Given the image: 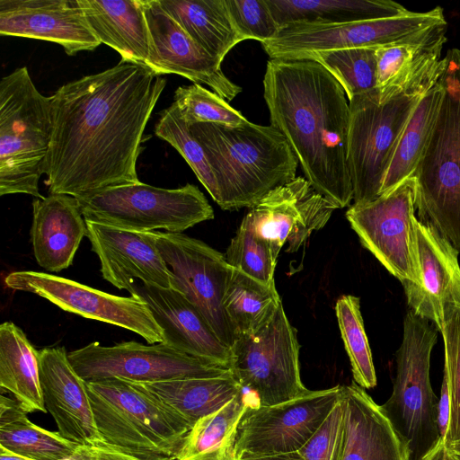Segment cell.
Wrapping results in <instances>:
<instances>
[{"label":"cell","instance_id":"cell-21","mask_svg":"<svg viewBox=\"0 0 460 460\" xmlns=\"http://www.w3.org/2000/svg\"><path fill=\"white\" fill-rule=\"evenodd\" d=\"M0 35L57 43L68 56L101 45L78 0H0Z\"/></svg>","mask_w":460,"mask_h":460},{"label":"cell","instance_id":"cell-17","mask_svg":"<svg viewBox=\"0 0 460 460\" xmlns=\"http://www.w3.org/2000/svg\"><path fill=\"white\" fill-rule=\"evenodd\" d=\"M337 207L304 177L269 192L243 218L252 230L266 239L277 256L284 244L286 252H295L314 231L329 221Z\"/></svg>","mask_w":460,"mask_h":460},{"label":"cell","instance_id":"cell-23","mask_svg":"<svg viewBox=\"0 0 460 460\" xmlns=\"http://www.w3.org/2000/svg\"><path fill=\"white\" fill-rule=\"evenodd\" d=\"M64 347L39 350V376L42 399L58 432L81 446L103 444L97 430L86 381L73 368Z\"/></svg>","mask_w":460,"mask_h":460},{"label":"cell","instance_id":"cell-37","mask_svg":"<svg viewBox=\"0 0 460 460\" xmlns=\"http://www.w3.org/2000/svg\"><path fill=\"white\" fill-rule=\"evenodd\" d=\"M335 312L354 382L364 389L375 387L376 375L359 298L351 295L341 296L336 302Z\"/></svg>","mask_w":460,"mask_h":460},{"label":"cell","instance_id":"cell-27","mask_svg":"<svg viewBox=\"0 0 460 460\" xmlns=\"http://www.w3.org/2000/svg\"><path fill=\"white\" fill-rule=\"evenodd\" d=\"M99 39L121 60L148 67L150 35L144 0H78Z\"/></svg>","mask_w":460,"mask_h":460},{"label":"cell","instance_id":"cell-47","mask_svg":"<svg viewBox=\"0 0 460 460\" xmlns=\"http://www.w3.org/2000/svg\"><path fill=\"white\" fill-rule=\"evenodd\" d=\"M244 460H305L299 451L260 456Z\"/></svg>","mask_w":460,"mask_h":460},{"label":"cell","instance_id":"cell-45","mask_svg":"<svg viewBox=\"0 0 460 460\" xmlns=\"http://www.w3.org/2000/svg\"><path fill=\"white\" fill-rule=\"evenodd\" d=\"M96 460H169V459H148L128 455L120 450L115 449L105 444L100 447V452Z\"/></svg>","mask_w":460,"mask_h":460},{"label":"cell","instance_id":"cell-46","mask_svg":"<svg viewBox=\"0 0 460 460\" xmlns=\"http://www.w3.org/2000/svg\"><path fill=\"white\" fill-rule=\"evenodd\" d=\"M420 460H452L449 448L446 441L439 438L435 446L429 449Z\"/></svg>","mask_w":460,"mask_h":460},{"label":"cell","instance_id":"cell-8","mask_svg":"<svg viewBox=\"0 0 460 460\" xmlns=\"http://www.w3.org/2000/svg\"><path fill=\"white\" fill-rule=\"evenodd\" d=\"M76 199L85 221L131 231L164 229L182 233L214 218L207 198L190 183L164 189L140 181L107 188Z\"/></svg>","mask_w":460,"mask_h":460},{"label":"cell","instance_id":"cell-38","mask_svg":"<svg viewBox=\"0 0 460 460\" xmlns=\"http://www.w3.org/2000/svg\"><path fill=\"white\" fill-rule=\"evenodd\" d=\"M155 134L179 152L216 202L217 188L208 156L174 102L159 113Z\"/></svg>","mask_w":460,"mask_h":460},{"label":"cell","instance_id":"cell-29","mask_svg":"<svg viewBox=\"0 0 460 460\" xmlns=\"http://www.w3.org/2000/svg\"><path fill=\"white\" fill-rule=\"evenodd\" d=\"M189 36L220 62L243 38L230 16L226 0H158Z\"/></svg>","mask_w":460,"mask_h":460},{"label":"cell","instance_id":"cell-44","mask_svg":"<svg viewBox=\"0 0 460 460\" xmlns=\"http://www.w3.org/2000/svg\"><path fill=\"white\" fill-rule=\"evenodd\" d=\"M450 417V402L448 389L446 381L443 379L440 396L438 402L437 424L439 438L446 439Z\"/></svg>","mask_w":460,"mask_h":460},{"label":"cell","instance_id":"cell-26","mask_svg":"<svg viewBox=\"0 0 460 460\" xmlns=\"http://www.w3.org/2000/svg\"><path fill=\"white\" fill-rule=\"evenodd\" d=\"M86 231L76 198L49 194L33 199L31 241L34 257L45 270L58 272L68 268Z\"/></svg>","mask_w":460,"mask_h":460},{"label":"cell","instance_id":"cell-9","mask_svg":"<svg viewBox=\"0 0 460 460\" xmlns=\"http://www.w3.org/2000/svg\"><path fill=\"white\" fill-rule=\"evenodd\" d=\"M423 94H402L379 103L376 90L349 101L348 165L355 204L380 196L386 170Z\"/></svg>","mask_w":460,"mask_h":460},{"label":"cell","instance_id":"cell-28","mask_svg":"<svg viewBox=\"0 0 460 460\" xmlns=\"http://www.w3.org/2000/svg\"><path fill=\"white\" fill-rule=\"evenodd\" d=\"M137 383L190 425L227 404L244 388L233 373L224 376Z\"/></svg>","mask_w":460,"mask_h":460},{"label":"cell","instance_id":"cell-15","mask_svg":"<svg viewBox=\"0 0 460 460\" xmlns=\"http://www.w3.org/2000/svg\"><path fill=\"white\" fill-rule=\"evenodd\" d=\"M153 235L177 290L200 311L219 340L232 349L238 337L223 305L231 268L226 256L182 233L153 231Z\"/></svg>","mask_w":460,"mask_h":460},{"label":"cell","instance_id":"cell-33","mask_svg":"<svg viewBox=\"0 0 460 460\" xmlns=\"http://www.w3.org/2000/svg\"><path fill=\"white\" fill-rule=\"evenodd\" d=\"M18 402L1 395L0 447L33 460H63L81 445L32 423Z\"/></svg>","mask_w":460,"mask_h":460},{"label":"cell","instance_id":"cell-34","mask_svg":"<svg viewBox=\"0 0 460 460\" xmlns=\"http://www.w3.org/2000/svg\"><path fill=\"white\" fill-rule=\"evenodd\" d=\"M281 305L275 283L265 284L230 268L223 305L237 337L259 332L273 320Z\"/></svg>","mask_w":460,"mask_h":460},{"label":"cell","instance_id":"cell-31","mask_svg":"<svg viewBox=\"0 0 460 460\" xmlns=\"http://www.w3.org/2000/svg\"><path fill=\"white\" fill-rule=\"evenodd\" d=\"M39 351L12 322L0 325V385L13 394L26 413L48 412L39 376Z\"/></svg>","mask_w":460,"mask_h":460},{"label":"cell","instance_id":"cell-12","mask_svg":"<svg viewBox=\"0 0 460 460\" xmlns=\"http://www.w3.org/2000/svg\"><path fill=\"white\" fill-rule=\"evenodd\" d=\"M342 385L305 393L274 405L248 406L237 429L236 460L299 451L341 400Z\"/></svg>","mask_w":460,"mask_h":460},{"label":"cell","instance_id":"cell-24","mask_svg":"<svg viewBox=\"0 0 460 460\" xmlns=\"http://www.w3.org/2000/svg\"><path fill=\"white\" fill-rule=\"evenodd\" d=\"M447 24L408 40L377 47L376 91L379 103L402 94L424 93L440 75Z\"/></svg>","mask_w":460,"mask_h":460},{"label":"cell","instance_id":"cell-1","mask_svg":"<svg viewBox=\"0 0 460 460\" xmlns=\"http://www.w3.org/2000/svg\"><path fill=\"white\" fill-rule=\"evenodd\" d=\"M165 85L150 68L120 60L60 86L51 96L49 194L76 198L140 182L145 128Z\"/></svg>","mask_w":460,"mask_h":460},{"label":"cell","instance_id":"cell-16","mask_svg":"<svg viewBox=\"0 0 460 460\" xmlns=\"http://www.w3.org/2000/svg\"><path fill=\"white\" fill-rule=\"evenodd\" d=\"M4 283L12 289L36 294L66 312L129 330L149 344L163 342L162 329L147 304L138 296H118L34 270L12 272Z\"/></svg>","mask_w":460,"mask_h":460},{"label":"cell","instance_id":"cell-42","mask_svg":"<svg viewBox=\"0 0 460 460\" xmlns=\"http://www.w3.org/2000/svg\"><path fill=\"white\" fill-rule=\"evenodd\" d=\"M230 16L243 40L261 43L273 39L279 31L266 0H226Z\"/></svg>","mask_w":460,"mask_h":460},{"label":"cell","instance_id":"cell-50","mask_svg":"<svg viewBox=\"0 0 460 460\" xmlns=\"http://www.w3.org/2000/svg\"><path fill=\"white\" fill-rule=\"evenodd\" d=\"M448 447H451V448H454V449H456V450H459L460 451V440L454 443L453 445L449 446Z\"/></svg>","mask_w":460,"mask_h":460},{"label":"cell","instance_id":"cell-36","mask_svg":"<svg viewBox=\"0 0 460 460\" xmlns=\"http://www.w3.org/2000/svg\"><path fill=\"white\" fill-rule=\"evenodd\" d=\"M376 48L315 52L300 59L321 64L341 85L349 101L376 90Z\"/></svg>","mask_w":460,"mask_h":460},{"label":"cell","instance_id":"cell-48","mask_svg":"<svg viewBox=\"0 0 460 460\" xmlns=\"http://www.w3.org/2000/svg\"><path fill=\"white\" fill-rule=\"evenodd\" d=\"M0 460H33L0 447Z\"/></svg>","mask_w":460,"mask_h":460},{"label":"cell","instance_id":"cell-20","mask_svg":"<svg viewBox=\"0 0 460 460\" xmlns=\"http://www.w3.org/2000/svg\"><path fill=\"white\" fill-rule=\"evenodd\" d=\"M420 282H402L407 304L439 332L444 316L460 308L459 252L432 226L414 219Z\"/></svg>","mask_w":460,"mask_h":460},{"label":"cell","instance_id":"cell-10","mask_svg":"<svg viewBox=\"0 0 460 460\" xmlns=\"http://www.w3.org/2000/svg\"><path fill=\"white\" fill-rule=\"evenodd\" d=\"M444 24L447 21L443 9L436 6L428 12L408 11L377 20L292 23L281 28L273 39L261 42V46L270 59H300L315 52L394 44Z\"/></svg>","mask_w":460,"mask_h":460},{"label":"cell","instance_id":"cell-4","mask_svg":"<svg viewBox=\"0 0 460 460\" xmlns=\"http://www.w3.org/2000/svg\"><path fill=\"white\" fill-rule=\"evenodd\" d=\"M444 97L429 143L411 176L418 219L460 253V49L443 58Z\"/></svg>","mask_w":460,"mask_h":460},{"label":"cell","instance_id":"cell-11","mask_svg":"<svg viewBox=\"0 0 460 460\" xmlns=\"http://www.w3.org/2000/svg\"><path fill=\"white\" fill-rule=\"evenodd\" d=\"M296 331L281 305L273 320L252 336H239L232 348L231 371L256 396L259 405L289 401L308 389L300 376Z\"/></svg>","mask_w":460,"mask_h":460},{"label":"cell","instance_id":"cell-5","mask_svg":"<svg viewBox=\"0 0 460 460\" xmlns=\"http://www.w3.org/2000/svg\"><path fill=\"white\" fill-rule=\"evenodd\" d=\"M103 444L128 455L174 460L191 425L137 383L107 378L86 382Z\"/></svg>","mask_w":460,"mask_h":460},{"label":"cell","instance_id":"cell-2","mask_svg":"<svg viewBox=\"0 0 460 460\" xmlns=\"http://www.w3.org/2000/svg\"><path fill=\"white\" fill-rule=\"evenodd\" d=\"M263 97L270 125L288 140L305 178L337 208L349 206L350 109L341 85L314 60L270 59Z\"/></svg>","mask_w":460,"mask_h":460},{"label":"cell","instance_id":"cell-35","mask_svg":"<svg viewBox=\"0 0 460 460\" xmlns=\"http://www.w3.org/2000/svg\"><path fill=\"white\" fill-rule=\"evenodd\" d=\"M444 97L439 82L420 99L385 174L380 196L411 178L429 143Z\"/></svg>","mask_w":460,"mask_h":460},{"label":"cell","instance_id":"cell-32","mask_svg":"<svg viewBox=\"0 0 460 460\" xmlns=\"http://www.w3.org/2000/svg\"><path fill=\"white\" fill-rule=\"evenodd\" d=\"M244 389L220 410L199 419L185 436L174 460H236L238 425L251 404Z\"/></svg>","mask_w":460,"mask_h":460},{"label":"cell","instance_id":"cell-40","mask_svg":"<svg viewBox=\"0 0 460 460\" xmlns=\"http://www.w3.org/2000/svg\"><path fill=\"white\" fill-rule=\"evenodd\" d=\"M227 263L265 284L274 282L278 256L270 243L242 221L226 252Z\"/></svg>","mask_w":460,"mask_h":460},{"label":"cell","instance_id":"cell-13","mask_svg":"<svg viewBox=\"0 0 460 460\" xmlns=\"http://www.w3.org/2000/svg\"><path fill=\"white\" fill-rule=\"evenodd\" d=\"M68 359L84 381L121 378L137 383L217 377L231 369L188 355L164 342L123 341L111 347L97 341L73 350Z\"/></svg>","mask_w":460,"mask_h":460},{"label":"cell","instance_id":"cell-41","mask_svg":"<svg viewBox=\"0 0 460 460\" xmlns=\"http://www.w3.org/2000/svg\"><path fill=\"white\" fill-rule=\"evenodd\" d=\"M444 342V375L450 402L447 447L460 440V308H453L439 329Z\"/></svg>","mask_w":460,"mask_h":460},{"label":"cell","instance_id":"cell-43","mask_svg":"<svg viewBox=\"0 0 460 460\" xmlns=\"http://www.w3.org/2000/svg\"><path fill=\"white\" fill-rule=\"evenodd\" d=\"M344 422L341 394L339 402L299 453L305 460H341L344 444Z\"/></svg>","mask_w":460,"mask_h":460},{"label":"cell","instance_id":"cell-14","mask_svg":"<svg viewBox=\"0 0 460 460\" xmlns=\"http://www.w3.org/2000/svg\"><path fill=\"white\" fill-rule=\"evenodd\" d=\"M415 182L407 179L376 199L351 205L346 217L362 246L401 283L420 282Z\"/></svg>","mask_w":460,"mask_h":460},{"label":"cell","instance_id":"cell-18","mask_svg":"<svg viewBox=\"0 0 460 460\" xmlns=\"http://www.w3.org/2000/svg\"><path fill=\"white\" fill-rule=\"evenodd\" d=\"M144 4L150 35L148 68L161 76L175 74L206 84L226 102L242 92L224 74L222 62L199 46L158 0H144Z\"/></svg>","mask_w":460,"mask_h":460},{"label":"cell","instance_id":"cell-25","mask_svg":"<svg viewBox=\"0 0 460 460\" xmlns=\"http://www.w3.org/2000/svg\"><path fill=\"white\" fill-rule=\"evenodd\" d=\"M344 444L341 460H411L391 420L355 382L342 385Z\"/></svg>","mask_w":460,"mask_h":460},{"label":"cell","instance_id":"cell-30","mask_svg":"<svg viewBox=\"0 0 460 460\" xmlns=\"http://www.w3.org/2000/svg\"><path fill=\"white\" fill-rule=\"evenodd\" d=\"M266 1L279 29L300 22L332 23L385 19L409 11L391 0Z\"/></svg>","mask_w":460,"mask_h":460},{"label":"cell","instance_id":"cell-39","mask_svg":"<svg viewBox=\"0 0 460 460\" xmlns=\"http://www.w3.org/2000/svg\"><path fill=\"white\" fill-rule=\"evenodd\" d=\"M173 101L188 126L214 123L236 128L250 122L228 102L199 84L179 86Z\"/></svg>","mask_w":460,"mask_h":460},{"label":"cell","instance_id":"cell-6","mask_svg":"<svg viewBox=\"0 0 460 460\" xmlns=\"http://www.w3.org/2000/svg\"><path fill=\"white\" fill-rule=\"evenodd\" d=\"M52 134L51 96L33 84L26 66L0 81V195L43 198L39 181Z\"/></svg>","mask_w":460,"mask_h":460},{"label":"cell","instance_id":"cell-19","mask_svg":"<svg viewBox=\"0 0 460 460\" xmlns=\"http://www.w3.org/2000/svg\"><path fill=\"white\" fill-rule=\"evenodd\" d=\"M85 223L86 236L100 260L105 280L128 291L137 280L177 290L174 277L158 250L153 232Z\"/></svg>","mask_w":460,"mask_h":460},{"label":"cell","instance_id":"cell-7","mask_svg":"<svg viewBox=\"0 0 460 460\" xmlns=\"http://www.w3.org/2000/svg\"><path fill=\"white\" fill-rule=\"evenodd\" d=\"M438 330L410 310L403 319L402 343L395 353L396 374L382 409L406 443L411 460H420L439 439L438 398L429 376L430 357Z\"/></svg>","mask_w":460,"mask_h":460},{"label":"cell","instance_id":"cell-3","mask_svg":"<svg viewBox=\"0 0 460 460\" xmlns=\"http://www.w3.org/2000/svg\"><path fill=\"white\" fill-rule=\"evenodd\" d=\"M203 146L224 210L253 208L272 190L294 180L298 161L286 137L273 126L214 123L189 126Z\"/></svg>","mask_w":460,"mask_h":460},{"label":"cell","instance_id":"cell-49","mask_svg":"<svg viewBox=\"0 0 460 460\" xmlns=\"http://www.w3.org/2000/svg\"><path fill=\"white\" fill-rule=\"evenodd\" d=\"M452 460H460V451L448 447Z\"/></svg>","mask_w":460,"mask_h":460},{"label":"cell","instance_id":"cell-22","mask_svg":"<svg viewBox=\"0 0 460 460\" xmlns=\"http://www.w3.org/2000/svg\"><path fill=\"white\" fill-rule=\"evenodd\" d=\"M128 292L147 304L163 331L164 344L231 369L232 349L219 340L204 315L184 294L140 280Z\"/></svg>","mask_w":460,"mask_h":460}]
</instances>
